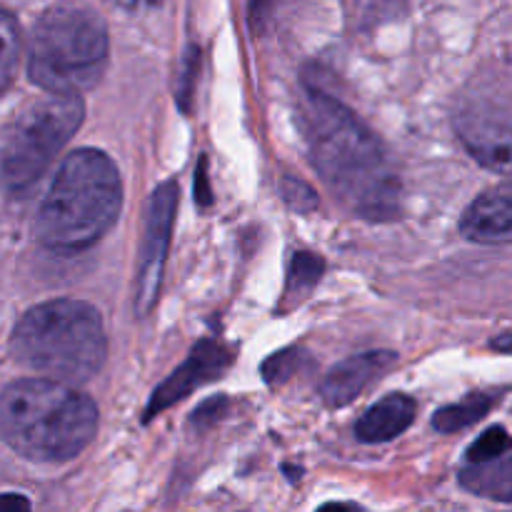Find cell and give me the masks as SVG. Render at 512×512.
I'll return each instance as SVG.
<instances>
[{
	"label": "cell",
	"mask_w": 512,
	"mask_h": 512,
	"mask_svg": "<svg viewBox=\"0 0 512 512\" xmlns=\"http://www.w3.org/2000/svg\"><path fill=\"white\" fill-rule=\"evenodd\" d=\"M195 73H198V53L195 50H190L188 58H185L183 63V80L185 83L180 85V93H178V100H183V108H188V95L190 90H193V80H195Z\"/></svg>",
	"instance_id": "d6986e66"
},
{
	"label": "cell",
	"mask_w": 512,
	"mask_h": 512,
	"mask_svg": "<svg viewBox=\"0 0 512 512\" xmlns=\"http://www.w3.org/2000/svg\"><path fill=\"white\" fill-rule=\"evenodd\" d=\"M10 355L43 378L88 383L108 358L103 315L90 303L70 298L35 305L13 328Z\"/></svg>",
	"instance_id": "277c9868"
},
{
	"label": "cell",
	"mask_w": 512,
	"mask_h": 512,
	"mask_svg": "<svg viewBox=\"0 0 512 512\" xmlns=\"http://www.w3.org/2000/svg\"><path fill=\"white\" fill-rule=\"evenodd\" d=\"M458 138L483 168L512 180V120L460 118Z\"/></svg>",
	"instance_id": "30bf717a"
},
{
	"label": "cell",
	"mask_w": 512,
	"mask_h": 512,
	"mask_svg": "<svg viewBox=\"0 0 512 512\" xmlns=\"http://www.w3.org/2000/svg\"><path fill=\"white\" fill-rule=\"evenodd\" d=\"M460 233L478 245H510L512 190H488L478 195L460 218Z\"/></svg>",
	"instance_id": "8fae6325"
},
{
	"label": "cell",
	"mask_w": 512,
	"mask_h": 512,
	"mask_svg": "<svg viewBox=\"0 0 512 512\" xmlns=\"http://www.w3.org/2000/svg\"><path fill=\"white\" fill-rule=\"evenodd\" d=\"M85 118L80 95L50 93L20 110L3 133V183L8 193L33 188L55 155L65 148Z\"/></svg>",
	"instance_id": "8992f818"
},
{
	"label": "cell",
	"mask_w": 512,
	"mask_h": 512,
	"mask_svg": "<svg viewBox=\"0 0 512 512\" xmlns=\"http://www.w3.org/2000/svg\"><path fill=\"white\" fill-rule=\"evenodd\" d=\"M8 505H18V508H23V510L30 508V503L23 498V495H13V493L3 495V508H8Z\"/></svg>",
	"instance_id": "7402d4cb"
},
{
	"label": "cell",
	"mask_w": 512,
	"mask_h": 512,
	"mask_svg": "<svg viewBox=\"0 0 512 512\" xmlns=\"http://www.w3.org/2000/svg\"><path fill=\"white\" fill-rule=\"evenodd\" d=\"M0 38H3V65H0V75H3V93H8L10 83L15 75V60H18V23H15L13 13L5 10L3 25H0Z\"/></svg>",
	"instance_id": "e0dca14e"
},
{
	"label": "cell",
	"mask_w": 512,
	"mask_h": 512,
	"mask_svg": "<svg viewBox=\"0 0 512 512\" xmlns=\"http://www.w3.org/2000/svg\"><path fill=\"white\" fill-rule=\"evenodd\" d=\"M108 28L83 5H55L35 23L28 48V78L48 93L80 95L108 68Z\"/></svg>",
	"instance_id": "5b68a950"
},
{
	"label": "cell",
	"mask_w": 512,
	"mask_h": 512,
	"mask_svg": "<svg viewBox=\"0 0 512 512\" xmlns=\"http://www.w3.org/2000/svg\"><path fill=\"white\" fill-rule=\"evenodd\" d=\"M300 125L315 170L350 213L373 223L398 218L403 203L398 168L348 105L320 88H305Z\"/></svg>",
	"instance_id": "6da1fadb"
},
{
	"label": "cell",
	"mask_w": 512,
	"mask_h": 512,
	"mask_svg": "<svg viewBox=\"0 0 512 512\" xmlns=\"http://www.w3.org/2000/svg\"><path fill=\"white\" fill-rule=\"evenodd\" d=\"M205 160H200L198 165V180H195V190H198V203L200 205H210V188L208 183H205Z\"/></svg>",
	"instance_id": "ffe728a7"
},
{
	"label": "cell",
	"mask_w": 512,
	"mask_h": 512,
	"mask_svg": "<svg viewBox=\"0 0 512 512\" xmlns=\"http://www.w3.org/2000/svg\"><path fill=\"white\" fill-rule=\"evenodd\" d=\"M283 195H285V203L290 208L300 210V213H308L318 205V195L303 183V180H295V178H283Z\"/></svg>",
	"instance_id": "ac0fdd59"
},
{
	"label": "cell",
	"mask_w": 512,
	"mask_h": 512,
	"mask_svg": "<svg viewBox=\"0 0 512 512\" xmlns=\"http://www.w3.org/2000/svg\"><path fill=\"white\" fill-rule=\"evenodd\" d=\"M415 413H418V405L410 395H385L380 403L368 408V413L355 423V435H358L360 443L368 445L388 443V440H395L413 425Z\"/></svg>",
	"instance_id": "7c38bea8"
},
{
	"label": "cell",
	"mask_w": 512,
	"mask_h": 512,
	"mask_svg": "<svg viewBox=\"0 0 512 512\" xmlns=\"http://www.w3.org/2000/svg\"><path fill=\"white\" fill-rule=\"evenodd\" d=\"M115 3L125 5V8H153L160 0H115Z\"/></svg>",
	"instance_id": "603a6c76"
},
{
	"label": "cell",
	"mask_w": 512,
	"mask_h": 512,
	"mask_svg": "<svg viewBox=\"0 0 512 512\" xmlns=\"http://www.w3.org/2000/svg\"><path fill=\"white\" fill-rule=\"evenodd\" d=\"M395 363H398V355L393 350H370V353L343 360L325 375L323 385H320L323 403L328 408H345L363 390H368L375 380H380L390 368H395Z\"/></svg>",
	"instance_id": "9c48e42d"
},
{
	"label": "cell",
	"mask_w": 512,
	"mask_h": 512,
	"mask_svg": "<svg viewBox=\"0 0 512 512\" xmlns=\"http://www.w3.org/2000/svg\"><path fill=\"white\" fill-rule=\"evenodd\" d=\"M495 403H498V395L470 393L468 398L460 400V403L440 408L438 413L433 415V428L445 435L458 433V430H465L470 428V425L480 423V420L493 410Z\"/></svg>",
	"instance_id": "5bb4252c"
},
{
	"label": "cell",
	"mask_w": 512,
	"mask_h": 512,
	"mask_svg": "<svg viewBox=\"0 0 512 512\" xmlns=\"http://www.w3.org/2000/svg\"><path fill=\"white\" fill-rule=\"evenodd\" d=\"M98 408L93 398L53 378H23L5 385L0 433L25 460L43 465L78 458L95 438Z\"/></svg>",
	"instance_id": "7a4b0ae2"
},
{
	"label": "cell",
	"mask_w": 512,
	"mask_h": 512,
	"mask_svg": "<svg viewBox=\"0 0 512 512\" xmlns=\"http://www.w3.org/2000/svg\"><path fill=\"white\" fill-rule=\"evenodd\" d=\"M230 365H233V353L225 345L215 343V340H200L193 348V353L188 355V360L165 383L155 388L153 398H150L148 408H145L143 420L148 423L150 418H155L163 410H168L170 405L193 395L198 388L223 378Z\"/></svg>",
	"instance_id": "ba28073f"
},
{
	"label": "cell",
	"mask_w": 512,
	"mask_h": 512,
	"mask_svg": "<svg viewBox=\"0 0 512 512\" xmlns=\"http://www.w3.org/2000/svg\"><path fill=\"white\" fill-rule=\"evenodd\" d=\"M512 448V438L505 428H490L488 433L480 435L468 448L470 463H488V460L503 458Z\"/></svg>",
	"instance_id": "2e32d148"
},
{
	"label": "cell",
	"mask_w": 512,
	"mask_h": 512,
	"mask_svg": "<svg viewBox=\"0 0 512 512\" xmlns=\"http://www.w3.org/2000/svg\"><path fill=\"white\" fill-rule=\"evenodd\" d=\"M458 480L468 493L478 498L512 503V455L488 463H470V468L460 470Z\"/></svg>",
	"instance_id": "4fadbf2b"
},
{
	"label": "cell",
	"mask_w": 512,
	"mask_h": 512,
	"mask_svg": "<svg viewBox=\"0 0 512 512\" xmlns=\"http://www.w3.org/2000/svg\"><path fill=\"white\" fill-rule=\"evenodd\" d=\"M323 268L325 263L318 258V255L308 253V250L295 253L293 263H290V273H288V290H285V293H288V300L293 298L295 303L303 300L305 295L318 285V280L323 278Z\"/></svg>",
	"instance_id": "9a60e30c"
},
{
	"label": "cell",
	"mask_w": 512,
	"mask_h": 512,
	"mask_svg": "<svg viewBox=\"0 0 512 512\" xmlns=\"http://www.w3.org/2000/svg\"><path fill=\"white\" fill-rule=\"evenodd\" d=\"M123 180L108 153L80 148L60 163L35 218L40 243L58 253L93 248L118 220Z\"/></svg>",
	"instance_id": "3957f363"
},
{
	"label": "cell",
	"mask_w": 512,
	"mask_h": 512,
	"mask_svg": "<svg viewBox=\"0 0 512 512\" xmlns=\"http://www.w3.org/2000/svg\"><path fill=\"white\" fill-rule=\"evenodd\" d=\"M493 348L498 350V353L512 355V330H510V333H503V335H498V338L493 340Z\"/></svg>",
	"instance_id": "44dd1931"
},
{
	"label": "cell",
	"mask_w": 512,
	"mask_h": 512,
	"mask_svg": "<svg viewBox=\"0 0 512 512\" xmlns=\"http://www.w3.org/2000/svg\"><path fill=\"white\" fill-rule=\"evenodd\" d=\"M175 208H178V185L173 180L158 185L150 200L145 235L140 245L138 290H135V313L148 315L160 298L165 258H168L170 235H173Z\"/></svg>",
	"instance_id": "52a82bcc"
}]
</instances>
